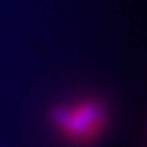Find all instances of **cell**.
Listing matches in <instances>:
<instances>
[{
  "label": "cell",
  "instance_id": "obj_1",
  "mask_svg": "<svg viewBox=\"0 0 147 147\" xmlns=\"http://www.w3.org/2000/svg\"><path fill=\"white\" fill-rule=\"evenodd\" d=\"M48 123L71 147H90L104 137L110 126V112L95 97H83L57 105L48 112Z\"/></svg>",
  "mask_w": 147,
  "mask_h": 147
}]
</instances>
